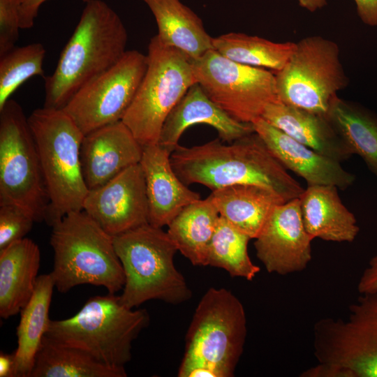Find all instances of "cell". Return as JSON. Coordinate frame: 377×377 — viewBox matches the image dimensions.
Masks as SVG:
<instances>
[{"mask_svg":"<svg viewBox=\"0 0 377 377\" xmlns=\"http://www.w3.org/2000/svg\"><path fill=\"white\" fill-rule=\"evenodd\" d=\"M171 165L187 186L199 184L212 191L238 184L271 189L286 201L299 198L304 188L253 132L228 144L219 138L190 147L178 145Z\"/></svg>","mask_w":377,"mask_h":377,"instance_id":"6da1fadb","label":"cell"},{"mask_svg":"<svg viewBox=\"0 0 377 377\" xmlns=\"http://www.w3.org/2000/svg\"><path fill=\"white\" fill-rule=\"evenodd\" d=\"M127 43L119 15L102 0L87 1L53 73L44 77L43 107L63 109L80 89L122 58Z\"/></svg>","mask_w":377,"mask_h":377,"instance_id":"7a4b0ae2","label":"cell"},{"mask_svg":"<svg viewBox=\"0 0 377 377\" xmlns=\"http://www.w3.org/2000/svg\"><path fill=\"white\" fill-rule=\"evenodd\" d=\"M52 227L50 274L59 292L84 284L103 286L110 294L122 290L124 272L112 236L83 210L66 214Z\"/></svg>","mask_w":377,"mask_h":377,"instance_id":"3957f363","label":"cell"},{"mask_svg":"<svg viewBox=\"0 0 377 377\" xmlns=\"http://www.w3.org/2000/svg\"><path fill=\"white\" fill-rule=\"evenodd\" d=\"M149 323L145 309L124 306L119 295L90 297L74 316L50 320L45 336L84 351L99 362L125 369L132 358V343Z\"/></svg>","mask_w":377,"mask_h":377,"instance_id":"277c9868","label":"cell"},{"mask_svg":"<svg viewBox=\"0 0 377 377\" xmlns=\"http://www.w3.org/2000/svg\"><path fill=\"white\" fill-rule=\"evenodd\" d=\"M28 121L49 199L45 222L52 227L66 214L83 209L89 192L80 155L84 135L62 109L37 108Z\"/></svg>","mask_w":377,"mask_h":377,"instance_id":"5b68a950","label":"cell"},{"mask_svg":"<svg viewBox=\"0 0 377 377\" xmlns=\"http://www.w3.org/2000/svg\"><path fill=\"white\" fill-rule=\"evenodd\" d=\"M125 283L119 295L129 309L158 300L179 304L192 297L185 278L175 267L178 251L167 232L149 223L113 237Z\"/></svg>","mask_w":377,"mask_h":377,"instance_id":"8992f818","label":"cell"},{"mask_svg":"<svg viewBox=\"0 0 377 377\" xmlns=\"http://www.w3.org/2000/svg\"><path fill=\"white\" fill-rule=\"evenodd\" d=\"M147 56L146 73L121 120L142 147L158 143L168 115L196 82L191 59L157 35L151 38Z\"/></svg>","mask_w":377,"mask_h":377,"instance_id":"52a82bcc","label":"cell"},{"mask_svg":"<svg viewBox=\"0 0 377 377\" xmlns=\"http://www.w3.org/2000/svg\"><path fill=\"white\" fill-rule=\"evenodd\" d=\"M246 317L242 303L226 288H209L200 300L186 336L182 362L232 377L244 351Z\"/></svg>","mask_w":377,"mask_h":377,"instance_id":"ba28073f","label":"cell"},{"mask_svg":"<svg viewBox=\"0 0 377 377\" xmlns=\"http://www.w3.org/2000/svg\"><path fill=\"white\" fill-rule=\"evenodd\" d=\"M16 205L45 221L49 199L35 140L21 105L0 109V205Z\"/></svg>","mask_w":377,"mask_h":377,"instance_id":"9c48e42d","label":"cell"},{"mask_svg":"<svg viewBox=\"0 0 377 377\" xmlns=\"http://www.w3.org/2000/svg\"><path fill=\"white\" fill-rule=\"evenodd\" d=\"M275 77L280 102L322 114H327L333 97L348 82L339 45L320 36H307L297 42L288 62Z\"/></svg>","mask_w":377,"mask_h":377,"instance_id":"30bf717a","label":"cell"},{"mask_svg":"<svg viewBox=\"0 0 377 377\" xmlns=\"http://www.w3.org/2000/svg\"><path fill=\"white\" fill-rule=\"evenodd\" d=\"M191 61L195 82L237 121L252 124L267 105L279 101L271 71L234 61L214 49Z\"/></svg>","mask_w":377,"mask_h":377,"instance_id":"8fae6325","label":"cell"},{"mask_svg":"<svg viewBox=\"0 0 377 377\" xmlns=\"http://www.w3.org/2000/svg\"><path fill=\"white\" fill-rule=\"evenodd\" d=\"M361 295L346 320L322 318L316 328V356L339 377H377V293Z\"/></svg>","mask_w":377,"mask_h":377,"instance_id":"7c38bea8","label":"cell"},{"mask_svg":"<svg viewBox=\"0 0 377 377\" xmlns=\"http://www.w3.org/2000/svg\"><path fill=\"white\" fill-rule=\"evenodd\" d=\"M147 68V55L127 50L116 64L80 89L62 110L84 135L121 121Z\"/></svg>","mask_w":377,"mask_h":377,"instance_id":"4fadbf2b","label":"cell"},{"mask_svg":"<svg viewBox=\"0 0 377 377\" xmlns=\"http://www.w3.org/2000/svg\"><path fill=\"white\" fill-rule=\"evenodd\" d=\"M82 210L112 237L149 223L140 164L128 168L100 187L89 190Z\"/></svg>","mask_w":377,"mask_h":377,"instance_id":"5bb4252c","label":"cell"},{"mask_svg":"<svg viewBox=\"0 0 377 377\" xmlns=\"http://www.w3.org/2000/svg\"><path fill=\"white\" fill-rule=\"evenodd\" d=\"M313 239L304 227L297 198L274 209L253 244L269 273L286 275L306 268Z\"/></svg>","mask_w":377,"mask_h":377,"instance_id":"9a60e30c","label":"cell"},{"mask_svg":"<svg viewBox=\"0 0 377 377\" xmlns=\"http://www.w3.org/2000/svg\"><path fill=\"white\" fill-rule=\"evenodd\" d=\"M143 147L119 121L84 135L80 163L87 188L100 187L140 162Z\"/></svg>","mask_w":377,"mask_h":377,"instance_id":"2e32d148","label":"cell"},{"mask_svg":"<svg viewBox=\"0 0 377 377\" xmlns=\"http://www.w3.org/2000/svg\"><path fill=\"white\" fill-rule=\"evenodd\" d=\"M275 158L286 169L303 178L307 185H332L345 190L355 176L338 162L293 139L262 117L252 123Z\"/></svg>","mask_w":377,"mask_h":377,"instance_id":"e0dca14e","label":"cell"},{"mask_svg":"<svg viewBox=\"0 0 377 377\" xmlns=\"http://www.w3.org/2000/svg\"><path fill=\"white\" fill-rule=\"evenodd\" d=\"M171 152L159 144L143 147L140 162L144 175L149 223L168 226L186 206L200 198L177 175L170 162Z\"/></svg>","mask_w":377,"mask_h":377,"instance_id":"ac0fdd59","label":"cell"},{"mask_svg":"<svg viewBox=\"0 0 377 377\" xmlns=\"http://www.w3.org/2000/svg\"><path fill=\"white\" fill-rule=\"evenodd\" d=\"M197 124H207L216 130L219 138L231 142L255 132L252 124L235 120L216 105L199 84H193L165 119L158 140L172 152L186 128Z\"/></svg>","mask_w":377,"mask_h":377,"instance_id":"d6986e66","label":"cell"},{"mask_svg":"<svg viewBox=\"0 0 377 377\" xmlns=\"http://www.w3.org/2000/svg\"><path fill=\"white\" fill-rule=\"evenodd\" d=\"M261 117L296 141L338 162L354 155L326 114L279 101L267 105Z\"/></svg>","mask_w":377,"mask_h":377,"instance_id":"ffe728a7","label":"cell"},{"mask_svg":"<svg viewBox=\"0 0 377 377\" xmlns=\"http://www.w3.org/2000/svg\"><path fill=\"white\" fill-rule=\"evenodd\" d=\"M338 189L332 185H307L299 197L304 227L313 239L352 242L359 233L357 219L342 202Z\"/></svg>","mask_w":377,"mask_h":377,"instance_id":"44dd1931","label":"cell"},{"mask_svg":"<svg viewBox=\"0 0 377 377\" xmlns=\"http://www.w3.org/2000/svg\"><path fill=\"white\" fill-rule=\"evenodd\" d=\"M40 263L38 246L24 237L0 250V316L17 314L31 299Z\"/></svg>","mask_w":377,"mask_h":377,"instance_id":"7402d4cb","label":"cell"},{"mask_svg":"<svg viewBox=\"0 0 377 377\" xmlns=\"http://www.w3.org/2000/svg\"><path fill=\"white\" fill-rule=\"evenodd\" d=\"M220 216L255 239L274 209L286 202L275 191L253 184H238L212 191L209 195Z\"/></svg>","mask_w":377,"mask_h":377,"instance_id":"603a6c76","label":"cell"},{"mask_svg":"<svg viewBox=\"0 0 377 377\" xmlns=\"http://www.w3.org/2000/svg\"><path fill=\"white\" fill-rule=\"evenodd\" d=\"M155 17L157 36L164 45L173 47L194 60L213 47V38L201 19L180 0H144Z\"/></svg>","mask_w":377,"mask_h":377,"instance_id":"cb8c5ba5","label":"cell"},{"mask_svg":"<svg viewBox=\"0 0 377 377\" xmlns=\"http://www.w3.org/2000/svg\"><path fill=\"white\" fill-rule=\"evenodd\" d=\"M54 288L50 273L38 276L34 292L20 311L17 347L13 353L15 377H30L36 355L50 322L49 310Z\"/></svg>","mask_w":377,"mask_h":377,"instance_id":"d4e9b609","label":"cell"},{"mask_svg":"<svg viewBox=\"0 0 377 377\" xmlns=\"http://www.w3.org/2000/svg\"><path fill=\"white\" fill-rule=\"evenodd\" d=\"M220 215L208 196L184 207L167 230L179 251L192 265L207 266L209 245Z\"/></svg>","mask_w":377,"mask_h":377,"instance_id":"484cf974","label":"cell"},{"mask_svg":"<svg viewBox=\"0 0 377 377\" xmlns=\"http://www.w3.org/2000/svg\"><path fill=\"white\" fill-rule=\"evenodd\" d=\"M326 116L353 154L360 156L377 177V115L336 95Z\"/></svg>","mask_w":377,"mask_h":377,"instance_id":"4316f807","label":"cell"},{"mask_svg":"<svg viewBox=\"0 0 377 377\" xmlns=\"http://www.w3.org/2000/svg\"><path fill=\"white\" fill-rule=\"evenodd\" d=\"M125 369L106 366L75 348L43 337L30 377H126Z\"/></svg>","mask_w":377,"mask_h":377,"instance_id":"83f0119b","label":"cell"},{"mask_svg":"<svg viewBox=\"0 0 377 377\" xmlns=\"http://www.w3.org/2000/svg\"><path fill=\"white\" fill-rule=\"evenodd\" d=\"M215 50L234 61L276 73L281 70L295 50L296 43H276L257 36L230 32L213 38Z\"/></svg>","mask_w":377,"mask_h":377,"instance_id":"f1b7e54d","label":"cell"},{"mask_svg":"<svg viewBox=\"0 0 377 377\" xmlns=\"http://www.w3.org/2000/svg\"><path fill=\"white\" fill-rule=\"evenodd\" d=\"M250 239L220 216L209 245L207 265L223 269L231 276L253 280L260 269L249 256Z\"/></svg>","mask_w":377,"mask_h":377,"instance_id":"f546056e","label":"cell"},{"mask_svg":"<svg viewBox=\"0 0 377 377\" xmlns=\"http://www.w3.org/2000/svg\"><path fill=\"white\" fill-rule=\"evenodd\" d=\"M45 49L40 43L15 47L0 57V109L10 96L31 77H44Z\"/></svg>","mask_w":377,"mask_h":377,"instance_id":"4dcf8cb0","label":"cell"},{"mask_svg":"<svg viewBox=\"0 0 377 377\" xmlns=\"http://www.w3.org/2000/svg\"><path fill=\"white\" fill-rule=\"evenodd\" d=\"M34 222L22 208L10 204L0 205V250L24 238Z\"/></svg>","mask_w":377,"mask_h":377,"instance_id":"1f68e13d","label":"cell"},{"mask_svg":"<svg viewBox=\"0 0 377 377\" xmlns=\"http://www.w3.org/2000/svg\"><path fill=\"white\" fill-rule=\"evenodd\" d=\"M22 0H0V57L15 47L19 38Z\"/></svg>","mask_w":377,"mask_h":377,"instance_id":"d6a6232c","label":"cell"},{"mask_svg":"<svg viewBox=\"0 0 377 377\" xmlns=\"http://www.w3.org/2000/svg\"><path fill=\"white\" fill-rule=\"evenodd\" d=\"M360 294L377 293V253L369 261L357 284Z\"/></svg>","mask_w":377,"mask_h":377,"instance_id":"836d02e7","label":"cell"},{"mask_svg":"<svg viewBox=\"0 0 377 377\" xmlns=\"http://www.w3.org/2000/svg\"><path fill=\"white\" fill-rule=\"evenodd\" d=\"M47 0H22L20 11L21 29H29L34 26L40 6ZM87 3L89 0H82Z\"/></svg>","mask_w":377,"mask_h":377,"instance_id":"e575fe53","label":"cell"},{"mask_svg":"<svg viewBox=\"0 0 377 377\" xmlns=\"http://www.w3.org/2000/svg\"><path fill=\"white\" fill-rule=\"evenodd\" d=\"M362 22L370 27H377V0H353Z\"/></svg>","mask_w":377,"mask_h":377,"instance_id":"d590c367","label":"cell"},{"mask_svg":"<svg viewBox=\"0 0 377 377\" xmlns=\"http://www.w3.org/2000/svg\"><path fill=\"white\" fill-rule=\"evenodd\" d=\"M0 377H15L14 355L3 352L0 354Z\"/></svg>","mask_w":377,"mask_h":377,"instance_id":"8d00e7d4","label":"cell"},{"mask_svg":"<svg viewBox=\"0 0 377 377\" xmlns=\"http://www.w3.org/2000/svg\"><path fill=\"white\" fill-rule=\"evenodd\" d=\"M328 0H297L299 5L309 10V12H315L323 8L327 3Z\"/></svg>","mask_w":377,"mask_h":377,"instance_id":"74e56055","label":"cell"}]
</instances>
